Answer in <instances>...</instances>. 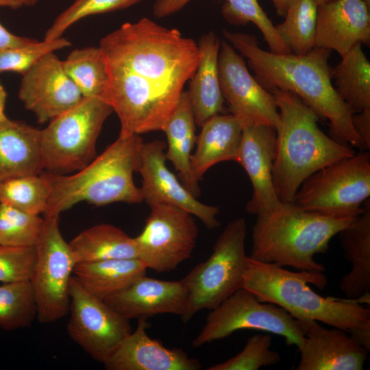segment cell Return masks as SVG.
Wrapping results in <instances>:
<instances>
[{"instance_id": "cell-1", "label": "cell", "mask_w": 370, "mask_h": 370, "mask_svg": "<svg viewBox=\"0 0 370 370\" xmlns=\"http://www.w3.org/2000/svg\"><path fill=\"white\" fill-rule=\"evenodd\" d=\"M99 48L108 73L101 99L119 117V136L163 131L196 71L198 45L142 18L104 36Z\"/></svg>"}, {"instance_id": "cell-2", "label": "cell", "mask_w": 370, "mask_h": 370, "mask_svg": "<svg viewBox=\"0 0 370 370\" xmlns=\"http://www.w3.org/2000/svg\"><path fill=\"white\" fill-rule=\"evenodd\" d=\"M226 40L247 59L256 79L267 90L291 92L330 122V137L356 147H365L352 124L354 113L337 93L328 60L330 50L314 47L304 55L267 51L252 35L223 31Z\"/></svg>"}, {"instance_id": "cell-3", "label": "cell", "mask_w": 370, "mask_h": 370, "mask_svg": "<svg viewBox=\"0 0 370 370\" xmlns=\"http://www.w3.org/2000/svg\"><path fill=\"white\" fill-rule=\"evenodd\" d=\"M270 92L280 115L273 166L274 187L282 202H293L306 179L356 152L350 145L324 134L317 125L318 114L298 97L277 88Z\"/></svg>"}, {"instance_id": "cell-4", "label": "cell", "mask_w": 370, "mask_h": 370, "mask_svg": "<svg viewBox=\"0 0 370 370\" xmlns=\"http://www.w3.org/2000/svg\"><path fill=\"white\" fill-rule=\"evenodd\" d=\"M356 217L326 216L305 210L294 202H282L256 215L249 257L282 267L323 272L314 256L325 253L331 239Z\"/></svg>"}, {"instance_id": "cell-5", "label": "cell", "mask_w": 370, "mask_h": 370, "mask_svg": "<svg viewBox=\"0 0 370 370\" xmlns=\"http://www.w3.org/2000/svg\"><path fill=\"white\" fill-rule=\"evenodd\" d=\"M323 272H294L248 256L243 287L265 303L277 305L297 320L312 319L347 332L370 322V310L356 299L324 297L308 284L320 289L327 285Z\"/></svg>"}, {"instance_id": "cell-6", "label": "cell", "mask_w": 370, "mask_h": 370, "mask_svg": "<svg viewBox=\"0 0 370 370\" xmlns=\"http://www.w3.org/2000/svg\"><path fill=\"white\" fill-rule=\"evenodd\" d=\"M143 142L139 134L119 136L75 174L45 172L51 190L44 217L60 216L82 201L96 206L143 202L140 188L136 186L133 175L138 172Z\"/></svg>"}, {"instance_id": "cell-7", "label": "cell", "mask_w": 370, "mask_h": 370, "mask_svg": "<svg viewBox=\"0 0 370 370\" xmlns=\"http://www.w3.org/2000/svg\"><path fill=\"white\" fill-rule=\"evenodd\" d=\"M113 112L99 97H84L40 130L43 169L65 175L78 171L95 158L102 127Z\"/></svg>"}, {"instance_id": "cell-8", "label": "cell", "mask_w": 370, "mask_h": 370, "mask_svg": "<svg viewBox=\"0 0 370 370\" xmlns=\"http://www.w3.org/2000/svg\"><path fill=\"white\" fill-rule=\"evenodd\" d=\"M246 235L243 218L230 221L217 240L210 257L183 278L188 293L187 308L181 317L184 323L201 310L214 308L243 287L248 264Z\"/></svg>"}, {"instance_id": "cell-9", "label": "cell", "mask_w": 370, "mask_h": 370, "mask_svg": "<svg viewBox=\"0 0 370 370\" xmlns=\"http://www.w3.org/2000/svg\"><path fill=\"white\" fill-rule=\"evenodd\" d=\"M369 196L370 154L364 150L312 174L300 186L293 202L326 216L356 217Z\"/></svg>"}, {"instance_id": "cell-10", "label": "cell", "mask_w": 370, "mask_h": 370, "mask_svg": "<svg viewBox=\"0 0 370 370\" xmlns=\"http://www.w3.org/2000/svg\"><path fill=\"white\" fill-rule=\"evenodd\" d=\"M241 330H256L282 336L288 345L299 348L304 332L298 321L282 308L259 301L242 287L212 309L194 347L221 340Z\"/></svg>"}, {"instance_id": "cell-11", "label": "cell", "mask_w": 370, "mask_h": 370, "mask_svg": "<svg viewBox=\"0 0 370 370\" xmlns=\"http://www.w3.org/2000/svg\"><path fill=\"white\" fill-rule=\"evenodd\" d=\"M59 217H43L42 228L35 245L36 259L30 282L37 319L41 323L56 321L69 310L70 281L76 261L61 234Z\"/></svg>"}, {"instance_id": "cell-12", "label": "cell", "mask_w": 370, "mask_h": 370, "mask_svg": "<svg viewBox=\"0 0 370 370\" xmlns=\"http://www.w3.org/2000/svg\"><path fill=\"white\" fill-rule=\"evenodd\" d=\"M142 232L134 238L138 258L158 273L175 269L191 257L199 234L194 216L167 204L149 206Z\"/></svg>"}, {"instance_id": "cell-13", "label": "cell", "mask_w": 370, "mask_h": 370, "mask_svg": "<svg viewBox=\"0 0 370 370\" xmlns=\"http://www.w3.org/2000/svg\"><path fill=\"white\" fill-rule=\"evenodd\" d=\"M69 292L68 334L92 358L103 364L131 333L130 320L87 291L74 275Z\"/></svg>"}, {"instance_id": "cell-14", "label": "cell", "mask_w": 370, "mask_h": 370, "mask_svg": "<svg viewBox=\"0 0 370 370\" xmlns=\"http://www.w3.org/2000/svg\"><path fill=\"white\" fill-rule=\"evenodd\" d=\"M218 69L223 99L243 127L262 125L277 130L280 115L274 96L251 75L227 40L221 41Z\"/></svg>"}, {"instance_id": "cell-15", "label": "cell", "mask_w": 370, "mask_h": 370, "mask_svg": "<svg viewBox=\"0 0 370 370\" xmlns=\"http://www.w3.org/2000/svg\"><path fill=\"white\" fill-rule=\"evenodd\" d=\"M166 143L154 140L143 142L138 172L142 177L140 188L149 206L167 204L181 208L198 218L209 230L220 226L217 206L206 205L197 199L166 166Z\"/></svg>"}, {"instance_id": "cell-16", "label": "cell", "mask_w": 370, "mask_h": 370, "mask_svg": "<svg viewBox=\"0 0 370 370\" xmlns=\"http://www.w3.org/2000/svg\"><path fill=\"white\" fill-rule=\"evenodd\" d=\"M18 98L40 123L70 110L84 98L54 53L42 57L22 75Z\"/></svg>"}, {"instance_id": "cell-17", "label": "cell", "mask_w": 370, "mask_h": 370, "mask_svg": "<svg viewBox=\"0 0 370 370\" xmlns=\"http://www.w3.org/2000/svg\"><path fill=\"white\" fill-rule=\"evenodd\" d=\"M275 138L276 130L271 127L253 125L243 127L237 162L246 171L253 187L251 197L245 206L249 214H261L282 203L273 179Z\"/></svg>"}, {"instance_id": "cell-18", "label": "cell", "mask_w": 370, "mask_h": 370, "mask_svg": "<svg viewBox=\"0 0 370 370\" xmlns=\"http://www.w3.org/2000/svg\"><path fill=\"white\" fill-rule=\"evenodd\" d=\"M297 320V319H296ZM304 332L298 348L297 370H362L368 350L354 341L346 331L327 329L312 319L297 320Z\"/></svg>"}, {"instance_id": "cell-19", "label": "cell", "mask_w": 370, "mask_h": 370, "mask_svg": "<svg viewBox=\"0 0 370 370\" xmlns=\"http://www.w3.org/2000/svg\"><path fill=\"white\" fill-rule=\"evenodd\" d=\"M188 293L183 279L166 281L140 277L130 286L103 300L127 319H147L160 314L182 316Z\"/></svg>"}, {"instance_id": "cell-20", "label": "cell", "mask_w": 370, "mask_h": 370, "mask_svg": "<svg viewBox=\"0 0 370 370\" xmlns=\"http://www.w3.org/2000/svg\"><path fill=\"white\" fill-rule=\"evenodd\" d=\"M369 3L334 0L317 5L315 47L336 51L341 56L356 45H369Z\"/></svg>"}, {"instance_id": "cell-21", "label": "cell", "mask_w": 370, "mask_h": 370, "mask_svg": "<svg viewBox=\"0 0 370 370\" xmlns=\"http://www.w3.org/2000/svg\"><path fill=\"white\" fill-rule=\"evenodd\" d=\"M147 319L140 318L136 330L119 344L103 363L107 370H198L199 360L180 348L169 349L149 337Z\"/></svg>"}, {"instance_id": "cell-22", "label": "cell", "mask_w": 370, "mask_h": 370, "mask_svg": "<svg viewBox=\"0 0 370 370\" xmlns=\"http://www.w3.org/2000/svg\"><path fill=\"white\" fill-rule=\"evenodd\" d=\"M42 170L40 130L8 118L0 122V182Z\"/></svg>"}, {"instance_id": "cell-23", "label": "cell", "mask_w": 370, "mask_h": 370, "mask_svg": "<svg viewBox=\"0 0 370 370\" xmlns=\"http://www.w3.org/2000/svg\"><path fill=\"white\" fill-rule=\"evenodd\" d=\"M243 125L232 114H217L201 127L190 159L194 180L199 183L210 167L223 161H238Z\"/></svg>"}, {"instance_id": "cell-24", "label": "cell", "mask_w": 370, "mask_h": 370, "mask_svg": "<svg viewBox=\"0 0 370 370\" xmlns=\"http://www.w3.org/2000/svg\"><path fill=\"white\" fill-rule=\"evenodd\" d=\"M199 61L187 90L196 125L223 111L224 99L219 77L221 41L213 32L201 36L198 42Z\"/></svg>"}, {"instance_id": "cell-25", "label": "cell", "mask_w": 370, "mask_h": 370, "mask_svg": "<svg viewBox=\"0 0 370 370\" xmlns=\"http://www.w3.org/2000/svg\"><path fill=\"white\" fill-rule=\"evenodd\" d=\"M351 271L341 279L339 288L347 299L369 304L370 293V200L362 212L338 233Z\"/></svg>"}, {"instance_id": "cell-26", "label": "cell", "mask_w": 370, "mask_h": 370, "mask_svg": "<svg viewBox=\"0 0 370 370\" xmlns=\"http://www.w3.org/2000/svg\"><path fill=\"white\" fill-rule=\"evenodd\" d=\"M195 126L188 94L184 90L177 108L163 130L167 140L165 156L177 171L182 184L197 197L200 188L193 177L190 168L192 151L197 139Z\"/></svg>"}, {"instance_id": "cell-27", "label": "cell", "mask_w": 370, "mask_h": 370, "mask_svg": "<svg viewBox=\"0 0 370 370\" xmlns=\"http://www.w3.org/2000/svg\"><path fill=\"white\" fill-rule=\"evenodd\" d=\"M138 258L109 259L76 263L74 276L94 296L105 300L146 274Z\"/></svg>"}, {"instance_id": "cell-28", "label": "cell", "mask_w": 370, "mask_h": 370, "mask_svg": "<svg viewBox=\"0 0 370 370\" xmlns=\"http://www.w3.org/2000/svg\"><path fill=\"white\" fill-rule=\"evenodd\" d=\"M69 244L76 263L138 258L134 238L109 223L95 225L83 230Z\"/></svg>"}, {"instance_id": "cell-29", "label": "cell", "mask_w": 370, "mask_h": 370, "mask_svg": "<svg viewBox=\"0 0 370 370\" xmlns=\"http://www.w3.org/2000/svg\"><path fill=\"white\" fill-rule=\"evenodd\" d=\"M190 1L156 0L153 5V14L156 18L166 16L182 9ZM222 14L226 21L234 25L253 23L263 35L270 51L291 53L258 0H225Z\"/></svg>"}, {"instance_id": "cell-30", "label": "cell", "mask_w": 370, "mask_h": 370, "mask_svg": "<svg viewBox=\"0 0 370 370\" xmlns=\"http://www.w3.org/2000/svg\"><path fill=\"white\" fill-rule=\"evenodd\" d=\"M337 93L354 114L370 109V62L356 45L331 69Z\"/></svg>"}, {"instance_id": "cell-31", "label": "cell", "mask_w": 370, "mask_h": 370, "mask_svg": "<svg viewBox=\"0 0 370 370\" xmlns=\"http://www.w3.org/2000/svg\"><path fill=\"white\" fill-rule=\"evenodd\" d=\"M62 66L84 97L101 99L108 84V73L99 47L73 50L62 61Z\"/></svg>"}, {"instance_id": "cell-32", "label": "cell", "mask_w": 370, "mask_h": 370, "mask_svg": "<svg viewBox=\"0 0 370 370\" xmlns=\"http://www.w3.org/2000/svg\"><path fill=\"white\" fill-rule=\"evenodd\" d=\"M284 21L275 29L289 49L304 55L315 47L317 4L314 0H291Z\"/></svg>"}, {"instance_id": "cell-33", "label": "cell", "mask_w": 370, "mask_h": 370, "mask_svg": "<svg viewBox=\"0 0 370 370\" xmlns=\"http://www.w3.org/2000/svg\"><path fill=\"white\" fill-rule=\"evenodd\" d=\"M51 190L46 173L9 179L0 182V204L39 215L47 210Z\"/></svg>"}, {"instance_id": "cell-34", "label": "cell", "mask_w": 370, "mask_h": 370, "mask_svg": "<svg viewBox=\"0 0 370 370\" xmlns=\"http://www.w3.org/2000/svg\"><path fill=\"white\" fill-rule=\"evenodd\" d=\"M37 308L30 281L0 286V328L14 330L31 325Z\"/></svg>"}, {"instance_id": "cell-35", "label": "cell", "mask_w": 370, "mask_h": 370, "mask_svg": "<svg viewBox=\"0 0 370 370\" xmlns=\"http://www.w3.org/2000/svg\"><path fill=\"white\" fill-rule=\"evenodd\" d=\"M44 218L5 204H0V245L14 247L36 245Z\"/></svg>"}, {"instance_id": "cell-36", "label": "cell", "mask_w": 370, "mask_h": 370, "mask_svg": "<svg viewBox=\"0 0 370 370\" xmlns=\"http://www.w3.org/2000/svg\"><path fill=\"white\" fill-rule=\"evenodd\" d=\"M65 38L37 41L5 49L0 52V73L16 72L21 75L26 73L45 55L71 46Z\"/></svg>"}, {"instance_id": "cell-37", "label": "cell", "mask_w": 370, "mask_h": 370, "mask_svg": "<svg viewBox=\"0 0 370 370\" xmlns=\"http://www.w3.org/2000/svg\"><path fill=\"white\" fill-rule=\"evenodd\" d=\"M271 336L259 334L249 337L243 349L231 358L207 368L208 370H258L278 363L280 355L272 349Z\"/></svg>"}, {"instance_id": "cell-38", "label": "cell", "mask_w": 370, "mask_h": 370, "mask_svg": "<svg viewBox=\"0 0 370 370\" xmlns=\"http://www.w3.org/2000/svg\"><path fill=\"white\" fill-rule=\"evenodd\" d=\"M141 1L75 0L56 18L47 30L44 39L53 40L62 37L69 27L84 17L127 8Z\"/></svg>"}, {"instance_id": "cell-39", "label": "cell", "mask_w": 370, "mask_h": 370, "mask_svg": "<svg viewBox=\"0 0 370 370\" xmlns=\"http://www.w3.org/2000/svg\"><path fill=\"white\" fill-rule=\"evenodd\" d=\"M36 259L34 246L0 245V282L3 284L30 281Z\"/></svg>"}, {"instance_id": "cell-40", "label": "cell", "mask_w": 370, "mask_h": 370, "mask_svg": "<svg viewBox=\"0 0 370 370\" xmlns=\"http://www.w3.org/2000/svg\"><path fill=\"white\" fill-rule=\"evenodd\" d=\"M352 124L366 150L370 148V109L357 112L352 116Z\"/></svg>"}, {"instance_id": "cell-41", "label": "cell", "mask_w": 370, "mask_h": 370, "mask_svg": "<svg viewBox=\"0 0 370 370\" xmlns=\"http://www.w3.org/2000/svg\"><path fill=\"white\" fill-rule=\"evenodd\" d=\"M32 40L11 33L0 23V52L27 43Z\"/></svg>"}, {"instance_id": "cell-42", "label": "cell", "mask_w": 370, "mask_h": 370, "mask_svg": "<svg viewBox=\"0 0 370 370\" xmlns=\"http://www.w3.org/2000/svg\"><path fill=\"white\" fill-rule=\"evenodd\" d=\"M347 332L358 344L370 350V322L351 328Z\"/></svg>"}, {"instance_id": "cell-43", "label": "cell", "mask_w": 370, "mask_h": 370, "mask_svg": "<svg viewBox=\"0 0 370 370\" xmlns=\"http://www.w3.org/2000/svg\"><path fill=\"white\" fill-rule=\"evenodd\" d=\"M7 94L6 91L0 82V122L8 119L5 114V105L6 101Z\"/></svg>"}, {"instance_id": "cell-44", "label": "cell", "mask_w": 370, "mask_h": 370, "mask_svg": "<svg viewBox=\"0 0 370 370\" xmlns=\"http://www.w3.org/2000/svg\"><path fill=\"white\" fill-rule=\"evenodd\" d=\"M276 12L280 16H284L288 5L291 0H271Z\"/></svg>"}, {"instance_id": "cell-45", "label": "cell", "mask_w": 370, "mask_h": 370, "mask_svg": "<svg viewBox=\"0 0 370 370\" xmlns=\"http://www.w3.org/2000/svg\"><path fill=\"white\" fill-rule=\"evenodd\" d=\"M24 5L21 0H0V7L18 9Z\"/></svg>"}, {"instance_id": "cell-46", "label": "cell", "mask_w": 370, "mask_h": 370, "mask_svg": "<svg viewBox=\"0 0 370 370\" xmlns=\"http://www.w3.org/2000/svg\"><path fill=\"white\" fill-rule=\"evenodd\" d=\"M24 4V5H36L40 0H21Z\"/></svg>"}, {"instance_id": "cell-47", "label": "cell", "mask_w": 370, "mask_h": 370, "mask_svg": "<svg viewBox=\"0 0 370 370\" xmlns=\"http://www.w3.org/2000/svg\"><path fill=\"white\" fill-rule=\"evenodd\" d=\"M314 1L317 5H319V4L329 2L334 0H314ZM365 1L369 3V0H365Z\"/></svg>"}]
</instances>
